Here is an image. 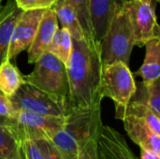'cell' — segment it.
Instances as JSON below:
<instances>
[{
    "label": "cell",
    "mask_w": 160,
    "mask_h": 159,
    "mask_svg": "<svg viewBox=\"0 0 160 159\" xmlns=\"http://www.w3.org/2000/svg\"><path fill=\"white\" fill-rule=\"evenodd\" d=\"M16 110L14 109L8 97L0 92V116L7 118H13Z\"/></svg>",
    "instance_id": "27"
},
{
    "label": "cell",
    "mask_w": 160,
    "mask_h": 159,
    "mask_svg": "<svg viewBox=\"0 0 160 159\" xmlns=\"http://www.w3.org/2000/svg\"><path fill=\"white\" fill-rule=\"evenodd\" d=\"M130 0H90V17L95 40L99 43L113 15Z\"/></svg>",
    "instance_id": "12"
},
{
    "label": "cell",
    "mask_w": 160,
    "mask_h": 159,
    "mask_svg": "<svg viewBox=\"0 0 160 159\" xmlns=\"http://www.w3.org/2000/svg\"><path fill=\"white\" fill-rule=\"evenodd\" d=\"M9 99L16 111L22 110L44 115L65 117L69 109L67 97L50 94L26 82Z\"/></svg>",
    "instance_id": "5"
},
{
    "label": "cell",
    "mask_w": 160,
    "mask_h": 159,
    "mask_svg": "<svg viewBox=\"0 0 160 159\" xmlns=\"http://www.w3.org/2000/svg\"><path fill=\"white\" fill-rule=\"evenodd\" d=\"M131 22L135 46L143 47L153 38H160L159 26L152 4L130 0L124 5Z\"/></svg>",
    "instance_id": "8"
},
{
    "label": "cell",
    "mask_w": 160,
    "mask_h": 159,
    "mask_svg": "<svg viewBox=\"0 0 160 159\" xmlns=\"http://www.w3.org/2000/svg\"><path fill=\"white\" fill-rule=\"evenodd\" d=\"M97 142L104 159H140L134 155L124 136L109 126H101Z\"/></svg>",
    "instance_id": "10"
},
{
    "label": "cell",
    "mask_w": 160,
    "mask_h": 159,
    "mask_svg": "<svg viewBox=\"0 0 160 159\" xmlns=\"http://www.w3.org/2000/svg\"><path fill=\"white\" fill-rule=\"evenodd\" d=\"M17 6L25 10H33V9H47L52 8L56 0H14Z\"/></svg>",
    "instance_id": "25"
},
{
    "label": "cell",
    "mask_w": 160,
    "mask_h": 159,
    "mask_svg": "<svg viewBox=\"0 0 160 159\" xmlns=\"http://www.w3.org/2000/svg\"><path fill=\"white\" fill-rule=\"evenodd\" d=\"M14 123L10 127L20 140H52L63 127L65 117L44 115L22 110L16 111L13 116Z\"/></svg>",
    "instance_id": "7"
},
{
    "label": "cell",
    "mask_w": 160,
    "mask_h": 159,
    "mask_svg": "<svg viewBox=\"0 0 160 159\" xmlns=\"http://www.w3.org/2000/svg\"><path fill=\"white\" fill-rule=\"evenodd\" d=\"M136 91V82L128 65L115 62L103 66L100 80V95L111 98L115 108L126 107Z\"/></svg>",
    "instance_id": "6"
},
{
    "label": "cell",
    "mask_w": 160,
    "mask_h": 159,
    "mask_svg": "<svg viewBox=\"0 0 160 159\" xmlns=\"http://www.w3.org/2000/svg\"><path fill=\"white\" fill-rule=\"evenodd\" d=\"M23 75L10 60H6L0 65V92L10 97L24 83Z\"/></svg>",
    "instance_id": "18"
},
{
    "label": "cell",
    "mask_w": 160,
    "mask_h": 159,
    "mask_svg": "<svg viewBox=\"0 0 160 159\" xmlns=\"http://www.w3.org/2000/svg\"><path fill=\"white\" fill-rule=\"evenodd\" d=\"M102 125L101 107H69L63 127L51 141L63 159H78L80 145L89 138L98 136Z\"/></svg>",
    "instance_id": "2"
},
{
    "label": "cell",
    "mask_w": 160,
    "mask_h": 159,
    "mask_svg": "<svg viewBox=\"0 0 160 159\" xmlns=\"http://www.w3.org/2000/svg\"><path fill=\"white\" fill-rule=\"evenodd\" d=\"M120 120L123 121L125 129L134 143L140 148H147L160 155V135L152 131L143 118L127 114Z\"/></svg>",
    "instance_id": "13"
},
{
    "label": "cell",
    "mask_w": 160,
    "mask_h": 159,
    "mask_svg": "<svg viewBox=\"0 0 160 159\" xmlns=\"http://www.w3.org/2000/svg\"><path fill=\"white\" fill-rule=\"evenodd\" d=\"M146 53L141 68L135 72L144 82H152L160 78V38H153L145 43Z\"/></svg>",
    "instance_id": "15"
},
{
    "label": "cell",
    "mask_w": 160,
    "mask_h": 159,
    "mask_svg": "<svg viewBox=\"0 0 160 159\" xmlns=\"http://www.w3.org/2000/svg\"><path fill=\"white\" fill-rule=\"evenodd\" d=\"M72 51V37L69 32L64 28H58L55 32L50 45L46 52H49L61 62H63L66 67L68 63L70 54Z\"/></svg>",
    "instance_id": "20"
},
{
    "label": "cell",
    "mask_w": 160,
    "mask_h": 159,
    "mask_svg": "<svg viewBox=\"0 0 160 159\" xmlns=\"http://www.w3.org/2000/svg\"><path fill=\"white\" fill-rule=\"evenodd\" d=\"M97 139L98 136L89 138L80 145L78 159H104L99 152Z\"/></svg>",
    "instance_id": "23"
},
{
    "label": "cell",
    "mask_w": 160,
    "mask_h": 159,
    "mask_svg": "<svg viewBox=\"0 0 160 159\" xmlns=\"http://www.w3.org/2000/svg\"><path fill=\"white\" fill-rule=\"evenodd\" d=\"M52 9L56 14L58 23L69 32L72 38L77 40L85 39L76 12L70 4L67 2L56 3L52 7Z\"/></svg>",
    "instance_id": "17"
},
{
    "label": "cell",
    "mask_w": 160,
    "mask_h": 159,
    "mask_svg": "<svg viewBox=\"0 0 160 159\" xmlns=\"http://www.w3.org/2000/svg\"><path fill=\"white\" fill-rule=\"evenodd\" d=\"M34 142L41 151L45 159H63L59 151L57 150V148L55 147V145L52 143L51 140L41 139Z\"/></svg>",
    "instance_id": "26"
},
{
    "label": "cell",
    "mask_w": 160,
    "mask_h": 159,
    "mask_svg": "<svg viewBox=\"0 0 160 159\" xmlns=\"http://www.w3.org/2000/svg\"><path fill=\"white\" fill-rule=\"evenodd\" d=\"M22 159H45L41 151L32 140H20Z\"/></svg>",
    "instance_id": "24"
},
{
    "label": "cell",
    "mask_w": 160,
    "mask_h": 159,
    "mask_svg": "<svg viewBox=\"0 0 160 159\" xmlns=\"http://www.w3.org/2000/svg\"><path fill=\"white\" fill-rule=\"evenodd\" d=\"M142 2H144V3H147V4H152V0H141ZM157 2H159L160 0H156Z\"/></svg>",
    "instance_id": "30"
},
{
    "label": "cell",
    "mask_w": 160,
    "mask_h": 159,
    "mask_svg": "<svg viewBox=\"0 0 160 159\" xmlns=\"http://www.w3.org/2000/svg\"><path fill=\"white\" fill-rule=\"evenodd\" d=\"M0 157L22 159L21 142L10 127L0 126Z\"/></svg>",
    "instance_id": "22"
},
{
    "label": "cell",
    "mask_w": 160,
    "mask_h": 159,
    "mask_svg": "<svg viewBox=\"0 0 160 159\" xmlns=\"http://www.w3.org/2000/svg\"><path fill=\"white\" fill-rule=\"evenodd\" d=\"M134 46L131 22L123 7L113 15L104 37L99 42L102 65L106 66L115 62L129 65Z\"/></svg>",
    "instance_id": "3"
},
{
    "label": "cell",
    "mask_w": 160,
    "mask_h": 159,
    "mask_svg": "<svg viewBox=\"0 0 160 159\" xmlns=\"http://www.w3.org/2000/svg\"><path fill=\"white\" fill-rule=\"evenodd\" d=\"M131 100L145 105L160 117V78L152 82H136V91Z\"/></svg>",
    "instance_id": "16"
},
{
    "label": "cell",
    "mask_w": 160,
    "mask_h": 159,
    "mask_svg": "<svg viewBox=\"0 0 160 159\" xmlns=\"http://www.w3.org/2000/svg\"><path fill=\"white\" fill-rule=\"evenodd\" d=\"M140 159H160V155L147 148H141Z\"/></svg>",
    "instance_id": "28"
},
{
    "label": "cell",
    "mask_w": 160,
    "mask_h": 159,
    "mask_svg": "<svg viewBox=\"0 0 160 159\" xmlns=\"http://www.w3.org/2000/svg\"><path fill=\"white\" fill-rule=\"evenodd\" d=\"M22 12L14 0H8L0 7V65L8 60L13 29Z\"/></svg>",
    "instance_id": "14"
},
{
    "label": "cell",
    "mask_w": 160,
    "mask_h": 159,
    "mask_svg": "<svg viewBox=\"0 0 160 159\" xmlns=\"http://www.w3.org/2000/svg\"><path fill=\"white\" fill-rule=\"evenodd\" d=\"M44 9L25 10L18 19L11 37L8 59L14 60L22 52L28 50L36 36Z\"/></svg>",
    "instance_id": "9"
},
{
    "label": "cell",
    "mask_w": 160,
    "mask_h": 159,
    "mask_svg": "<svg viewBox=\"0 0 160 159\" xmlns=\"http://www.w3.org/2000/svg\"><path fill=\"white\" fill-rule=\"evenodd\" d=\"M14 123L13 118H7V117H2L0 116V126H7V127H11Z\"/></svg>",
    "instance_id": "29"
},
{
    "label": "cell",
    "mask_w": 160,
    "mask_h": 159,
    "mask_svg": "<svg viewBox=\"0 0 160 159\" xmlns=\"http://www.w3.org/2000/svg\"><path fill=\"white\" fill-rule=\"evenodd\" d=\"M0 159H3V158H1V157H0Z\"/></svg>",
    "instance_id": "32"
},
{
    "label": "cell",
    "mask_w": 160,
    "mask_h": 159,
    "mask_svg": "<svg viewBox=\"0 0 160 159\" xmlns=\"http://www.w3.org/2000/svg\"><path fill=\"white\" fill-rule=\"evenodd\" d=\"M59 28L56 14L52 8L44 9L33 42L28 48V63L34 64L50 45L55 32Z\"/></svg>",
    "instance_id": "11"
},
{
    "label": "cell",
    "mask_w": 160,
    "mask_h": 159,
    "mask_svg": "<svg viewBox=\"0 0 160 159\" xmlns=\"http://www.w3.org/2000/svg\"><path fill=\"white\" fill-rule=\"evenodd\" d=\"M33 71L23 76L24 81L45 92L67 97L69 83L66 65L49 52H45L34 63Z\"/></svg>",
    "instance_id": "4"
},
{
    "label": "cell",
    "mask_w": 160,
    "mask_h": 159,
    "mask_svg": "<svg viewBox=\"0 0 160 159\" xmlns=\"http://www.w3.org/2000/svg\"><path fill=\"white\" fill-rule=\"evenodd\" d=\"M102 67L99 43L72 38V51L67 65L69 107L81 109L101 107Z\"/></svg>",
    "instance_id": "1"
},
{
    "label": "cell",
    "mask_w": 160,
    "mask_h": 159,
    "mask_svg": "<svg viewBox=\"0 0 160 159\" xmlns=\"http://www.w3.org/2000/svg\"><path fill=\"white\" fill-rule=\"evenodd\" d=\"M62 2L70 4L74 8L82 26L85 40L89 43H96L97 41L94 37V31L90 17V0H56L55 4Z\"/></svg>",
    "instance_id": "21"
},
{
    "label": "cell",
    "mask_w": 160,
    "mask_h": 159,
    "mask_svg": "<svg viewBox=\"0 0 160 159\" xmlns=\"http://www.w3.org/2000/svg\"><path fill=\"white\" fill-rule=\"evenodd\" d=\"M132 114L143 118L153 132L160 135V120L159 117L152 112L145 105L130 100L126 107L115 108V118L121 119L124 115Z\"/></svg>",
    "instance_id": "19"
},
{
    "label": "cell",
    "mask_w": 160,
    "mask_h": 159,
    "mask_svg": "<svg viewBox=\"0 0 160 159\" xmlns=\"http://www.w3.org/2000/svg\"><path fill=\"white\" fill-rule=\"evenodd\" d=\"M2 2H3V0H0V7H2Z\"/></svg>",
    "instance_id": "31"
}]
</instances>
